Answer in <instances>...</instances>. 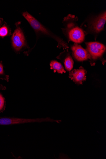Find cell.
<instances>
[{
  "instance_id": "obj_9",
  "label": "cell",
  "mask_w": 106,
  "mask_h": 159,
  "mask_svg": "<svg viewBox=\"0 0 106 159\" xmlns=\"http://www.w3.org/2000/svg\"><path fill=\"white\" fill-rule=\"evenodd\" d=\"M57 58L63 62L66 69L67 71H70L72 70L74 61L70 55V52L68 50H66L60 53Z\"/></svg>"
},
{
  "instance_id": "obj_13",
  "label": "cell",
  "mask_w": 106,
  "mask_h": 159,
  "mask_svg": "<svg viewBox=\"0 0 106 159\" xmlns=\"http://www.w3.org/2000/svg\"><path fill=\"white\" fill-rule=\"evenodd\" d=\"M4 74V70L3 66L2 64L0 63V75Z\"/></svg>"
},
{
  "instance_id": "obj_14",
  "label": "cell",
  "mask_w": 106,
  "mask_h": 159,
  "mask_svg": "<svg viewBox=\"0 0 106 159\" xmlns=\"http://www.w3.org/2000/svg\"><path fill=\"white\" fill-rule=\"evenodd\" d=\"M0 23H1V21H0Z\"/></svg>"
},
{
  "instance_id": "obj_5",
  "label": "cell",
  "mask_w": 106,
  "mask_h": 159,
  "mask_svg": "<svg viewBox=\"0 0 106 159\" xmlns=\"http://www.w3.org/2000/svg\"><path fill=\"white\" fill-rule=\"evenodd\" d=\"M54 120L50 118L27 119L17 118H0V125H9L31 123L35 122L41 123L44 122H54Z\"/></svg>"
},
{
  "instance_id": "obj_15",
  "label": "cell",
  "mask_w": 106,
  "mask_h": 159,
  "mask_svg": "<svg viewBox=\"0 0 106 159\" xmlns=\"http://www.w3.org/2000/svg\"><path fill=\"white\" fill-rule=\"evenodd\" d=\"M0 88H1V87H0Z\"/></svg>"
},
{
  "instance_id": "obj_1",
  "label": "cell",
  "mask_w": 106,
  "mask_h": 159,
  "mask_svg": "<svg viewBox=\"0 0 106 159\" xmlns=\"http://www.w3.org/2000/svg\"><path fill=\"white\" fill-rule=\"evenodd\" d=\"M78 18L75 16L69 14L64 19V27L62 31L67 39L76 44H80L84 40L85 34L83 29L77 23Z\"/></svg>"
},
{
  "instance_id": "obj_7",
  "label": "cell",
  "mask_w": 106,
  "mask_h": 159,
  "mask_svg": "<svg viewBox=\"0 0 106 159\" xmlns=\"http://www.w3.org/2000/svg\"><path fill=\"white\" fill-rule=\"evenodd\" d=\"M72 54L74 59L78 61H83L89 58L88 53L86 50L80 45L74 43L71 47Z\"/></svg>"
},
{
  "instance_id": "obj_11",
  "label": "cell",
  "mask_w": 106,
  "mask_h": 159,
  "mask_svg": "<svg viewBox=\"0 0 106 159\" xmlns=\"http://www.w3.org/2000/svg\"><path fill=\"white\" fill-rule=\"evenodd\" d=\"M8 33V29L6 26L0 28V36L4 37L6 36Z\"/></svg>"
},
{
  "instance_id": "obj_8",
  "label": "cell",
  "mask_w": 106,
  "mask_h": 159,
  "mask_svg": "<svg viewBox=\"0 0 106 159\" xmlns=\"http://www.w3.org/2000/svg\"><path fill=\"white\" fill-rule=\"evenodd\" d=\"M87 71L82 66L79 69H74L70 72L69 77L75 83L81 84L86 80Z\"/></svg>"
},
{
  "instance_id": "obj_2",
  "label": "cell",
  "mask_w": 106,
  "mask_h": 159,
  "mask_svg": "<svg viewBox=\"0 0 106 159\" xmlns=\"http://www.w3.org/2000/svg\"><path fill=\"white\" fill-rule=\"evenodd\" d=\"M106 20V11H104L96 15L88 17L81 25L85 34H91L95 39L98 35L104 30Z\"/></svg>"
},
{
  "instance_id": "obj_10",
  "label": "cell",
  "mask_w": 106,
  "mask_h": 159,
  "mask_svg": "<svg viewBox=\"0 0 106 159\" xmlns=\"http://www.w3.org/2000/svg\"><path fill=\"white\" fill-rule=\"evenodd\" d=\"M51 69L53 70L54 73L57 72L59 74L66 73V71L62 65L55 61H52L50 63Z\"/></svg>"
},
{
  "instance_id": "obj_6",
  "label": "cell",
  "mask_w": 106,
  "mask_h": 159,
  "mask_svg": "<svg viewBox=\"0 0 106 159\" xmlns=\"http://www.w3.org/2000/svg\"><path fill=\"white\" fill-rule=\"evenodd\" d=\"M12 46L17 51H20L25 46V39L23 33L20 27L15 31L12 36Z\"/></svg>"
},
{
  "instance_id": "obj_12",
  "label": "cell",
  "mask_w": 106,
  "mask_h": 159,
  "mask_svg": "<svg viewBox=\"0 0 106 159\" xmlns=\"http://www.w3.org/2000/svg\"><path fill=\"white\" fill-rule=\"evenodd\" d=\"M5 103V99L2 95L0 94V111L3 108Z\"/></svg>"
},
{
  "instance_id": "obj_4",
  "label": "cell",
  "mask_w": 106,
  "mask_h": 159,
  "mask_svg": "<svg viewBox=\"0 0 106 159\" xmlns=\"http://www.w3.org/2000/svg\"><path fill=\"white\" fill-rule=\"evenodd\" d=\"M85 44L91 65H95V61L98 60H100L103 64H104L105 61L102 57L106 50L105 46L102 43L97 42H85Z\"/></svg>"
},
{
  "instance_id": "obj_3",
  "label": "cell",
  "mask_w": 106,
  "mask_h": 159,
  "mask_svg": "<svg viewBox=\"0 0 106 159\" xmlns=\"http://www.w3.org/2000/svg\"><path fill=\"white\" fill-rule=\"evenodd\" d=\"M23 16L38 35H43L53 39L58 42V48H62L68 50L69 47L68 44L63 39L53 33L27 12H23Z\"/></svg>"
}]
</instances>
